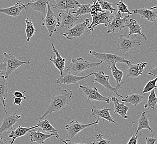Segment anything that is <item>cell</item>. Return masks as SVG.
I'll return each instance as SVG.
<instances>
[{
  "label": "cell",
  "instance_id": "39",
  "mask_svg": "<svg viewBox=\"0 0 157 144\" xmlns=\"http://www.w3.org/2000/svg\"><path fill=\"white\" fill-rule=\"evenodd\" d=\"M91 12L90 14H93L97 12H105L101 9V7L100 6L99 3L98 2H93V3L91 4L90 6Z\"/></svg>",
  "mask_w": 157,
  "mask_h": 144
},
{
  "label": "cell",
  "instance_id": "50",
  "mask_svg": "<svg viewBox=\"0 0 157 144\" xmlns=\"http://www.w3.org/2000/svg\"><path fill=\"white\" fill-rule=\"evenodd\" d=\"M9 144H12V143H11V142H10V141H9Z\"/></svg>",
  "mask_w": 157,
  "mask_h": 144
},
{
  "label": "cell",
  "instance_id": "22",
  "mask_svg": "<svg viewBox=\"0 0 157 144\" xmlns=\"http://www.w3.org/2000/svg\"><path fill=\"white\" fill-rule=\"evenodd\" d=\"M133 14H138L141 18H144L149 22H154L157 17V12L146 8L133 9Z\"/></svg>",
  "mask_w": 157,
  "mask_h": 144
},
{
  "label": "cell",
  "instance_id": "49",
  "mask_svg": "<svg viewBox=\"0 0 157 144\" xmlns=\"http://www.w3.org/2000/svg\"><path fill=\"white\" fill-rule=\"evenodd\" d=\"M32 2H34V1H36V0H31Z\"/></svg>",
  "mask_w": 157,
  "mask_h": 144
},
{
  "label": "cell",
  "instance_id": "34",
  "mask_svg": "<svg viewBox=\"0 0 157 144\" xmlns=\"http://www.w3.org/2000/svg\"><path fill=\"white\" fill-rule=\"evenodd\" d=\"M92 17V22L90 24H89V26L87 27L88 29V32H91V34L94 38V35H93V31L94 29L95 28V27H97V23H98V22L99 21L100 18V12H97L91 15Z\"/></svg>",
  "mask_w": 157,
  "mask_h": 144
},
{
  "label": "cell",
  "instance_id": "31",
  "mask_svg": "<svg viewBox=\"0 0 157 144\" xmlns=\"http://www.w3.org/2000/svg\"><path fill=\"white\" fill-rule=\"evenodd\" d=\"M110 69L112 71L113 77L115 79V81L117 82L116 86H119L121 87V85L124 84V81L122 80L124 75V73L120 69L117 68V67H116V64L112 66Z\"/></svg>",
  "mask_w": 157,
  "mask_h": 144
},
{
  "label": "cell",
  "instance_id": "23",
  "mask_svg": "<svg viewBox=\"0 0 157 144\" xmlns=\"http://www.w3.org/2000/svg\"><path fill=\"white\" fill-rule=\"evenodd\" d=\"M39 128V125H35V126L30 127V128H26V127H22L20 125H18L17 128L15 130H12L11 131L9 135V137L10 138L12 139L11 141H10V142L13 144L14 141L16 139L20 138L22 136H24L27 134L30 130L32 129H36Z\"/></svg>",
  "mask_w": 157,
  "mask_h": 144
},
{
  "label": "cell",
  "instance_id": "25",
  "mask_svg": "<svg viewBox=\"0 0 157 144\" xmlns=\"http://www.w3.org/2000/svg\"><path fill=\"white\" fill-rule=\"evenodd\" d=\"M50 1V0H36L34 2L26 4V6L32 9L33 11L45 14L48 3Z\"/></svg>",
  "mask_w": 157,
  "mask_h": 144
},
{
  "label": "cell",
  "instance_id": "15",
  "mask_svg": "<svg viewBox=\"0 0 157 144\" xmlns=\"http://www.w3.org/2000/svg\"><path fill=\"white\" fill-rule=\"evenodd\" d=\"M60 20V26L66 28H70L74 26L77 21H78L79 17L73 15L70 11L61 12L59 13Z\"/></svg>",
  "mask_w": 157,
  "mask_h": 144
},
{
  "label": "cell",
  "instance_id": "32",
  "mask_svg": "<svg viewBox=\"0 0 157 144\" xmlns=\"http://www.w3.org/2000/svg\"><path fill=\"white\" fill-rule=\"evenodd\" d=\"M25 33L26 35V41L29 42L31 40L32 37L34 35L36 32V29L35 28L33 23L31 20H29V18H26L25 19Z\"/></svg>",
  "mask_w": 157,
  "mask_h": 144
},
{
  "label": "cell",
  "instance_id": "35",
  "mask_svg": "<svg viewBox=\"0 0 157 144\" xmlns=\"http://www.w3.org/2000/svg\"><path fill=\"white\" fill-rule=\"evenodd\" d=\"M98 3H99L100 6L103 11H109L110 13H113L114 12L117 11V9L112 7L113 3H110L108 1L104 0H99Z\"/></svg>",
  "mask_w": 157,
  "mask_h": 144
},
{
  "label": "cell",
  "instance_id": "21",
  "mask_svg": "<svg viewBox=\"0 0 157 144\" xmlns=\"http://www.w3.org/2000/svg\"><path fill=\"white\" fill-rule=\"evenodd\" d=\"M112 100L114 105V113L115 114L117 113L125 120L128 119L129 117L127 115V112L129 109V106L128 105H125L124 103H120L118 98L115 96H112Z\"/></svg>",
  "mask_w": 157,
  "mask_h": 144
},
{
  "label": "cell",
  "instance_id": "27",
  "mask_svg": "<svg viewBox=\"0 0 157 144\" xmlns=\"http://www.w3.org/2000/svg\"><path fill=\"white\" fill-rule=\"evenodd\" d=\"M37 125H39V128H41L43 131L54 134L55 137L56 138L59 139L60 138L59 135L58 134V130L52 125L48 120H38V123Z\"/></svg>",
  "mask_w": 157,
  "mask_h": 144
},
{
  "label": "cell",
  "instance_id": "17",
  "mask_svg": "<svg viewBox=\"0 0 157 144\" xmlns=\"http://www.w3.org/2000/svg\"><path fill=\"white\" fill-rule=\"evenodd\" d=\"M112 111L111 109L105 108L103 109H96V108H91V115L95 117H97L98 119L101 118L103 120H107L110 123L116 124L117 123L114 119L112 117L110 114V111Z\"/></svg>",
  "mask_w": 157,
  "mask_h": 144
},
{
  "label": "cell",
  "instance_id": "16",
  "mask_svg": "<svg viewBox=\"0 0 157 144\" xmlns=\"http://www.w3.org/2000/svg\"><path fill=\"white\" fill-rule=\"evenodd\" d=\"M26 4H24L21 1L17 0L13 6H11L7 8L0 9V13H4L9 16L17 17L19 16L22 11L26 10Z\"/></svg>",
  "mask_w": 157,
  "mask_h": 144
},
{
  "label": "cell",
  "instance_id": "18",
  "mask_svg": "<svg viewBox=\"0 0 157 144\" xmlns=\"http://www.w3.org/2000/svg\"><path fill=\"white\" fill-rule=\"evenodd\" d=\"M52 49L56 55V57H52L49 60L54 64V66L60 71V76H61L63 74V70L65 67V62L66 59L61 56L60 54L55 48L54 44H52Z\"/></svg>",
  "mask_w": 157,
  "mask_h": 144
},
{
  "label": "cell",
  "instance_id": "6",
  "mask_svg": "<svg viewBox=\"0 0 157 144\" xmlns=\"http://www.w3.org/2000/svg\"><path fill=\"white\" fill-rule=\"evenodd\" d=\"M4 56L3 63L5 65V74L4 77L6 79H8L9 77L13 72L15 71L19 67L26 64H31L30 61H21L18 59L13 54L3 52Z\"/></svg>",
  "mask_w": 157,
  "mask_h": 144
},
{
  "label": "cell",
  "instance_id": "7",
  "mask_svg": "<svg viewBox=\"0 0 157 144\" xmlns=\"http://www.w3.org/2000/svg\"><path fill=\"white\" fill-rule=\"evenodd\" d=\"M42 25L46 27L49 34V37H51L56 29L60 26V20L52 10L51 6L48 3L47 13L45 17L42 19Z\"/></svg>",
  "mask_w": 157,
  "mask_h": 144
},
{
  "label": "cell",
  "instance_id": "3",
  "mask_svg": "<svg viewBox=\"0 0 157 144\" xmlns=\"http://www.w3.org/2000/svg\"><path fill=\"white\" fill-rule=\"evenodd\" d=\"M141 37L138 34H132L128 37L120 35L117 43L118 50L123 53L132 51L141 45Z\"/></svg>",
  "mask_w": 157,
  "mask_h": 144
},
{
  "label": "cell",
  "instance_id": "11",
  "mask_svg": "<svg viewBox=\"0 0 157 144\" xmlns=\"http://www.w3.org/2000/svg\"><path fill=\"white\" fill-rule=\"evenodd\" d=\"M99 119L98 118L96 121L88 124H81L78 120H72L69 124L65 125V128L66 129L70 138L73 139L75 136L85 128L93 125L94 124H98L99 123Z\"/></svg>",
  "mask_w": 157,
  "mask_h": 144
},
{
  "label": "cell",
  "instance_id": "30",
  "mask_svg": "<svg viewBox=\"0 0 157 144\" xmlns=\"http://www.w3.org/2000/svg\"><path fill=\"white\" fill-rule=\"evenodd\" d=\"M91 3L88 4H78L76 6L74 11H73L72 13L75 15L76 17H80L82 16L87 15L90 13L91 12L90 6Z\"/></svg>",
  "mask_w": 157,
  "mask_h": 144
},
{
  "label": "cell",
  "instance_id": "28",
  "mask_svg": "<svg viewBox=\"0 0 157 144\" xmlns=\"http://www.w3.org/2000/svg\"><path fill=\"white\" fill-rule=\"evenodd\" d=\"M147 129L149 130L151 133H153V131L150 126L149 124V116L147 112L143 111L141 114L140 117H139L138 121V128L136 130V134H138L139 131L142 129Z\"/></svg>",
  "mask_w": 157,
  "mask_h": 144
},
{
  "label": "cell",
  "instance_id": "12",
  "mask_svg": "<svg viewBox=\"0 0 157 144\" xmlns=\"http://www.w3.org/2000/svg\"><path fill=\"white\" fill-rule=\"evenodd\" d=\"M92 75L93 74L90 72H88V75L83 76H77L76 75H74L69 73H63V75L60 76V77L55 81V83L58 85L74 84L78 83V81H81L86 78H88Z\"/></svg>",
  "mask_w": 157,
  "mask_h": 144
},
{
  "label": "cell",
  "instance_id": "10",
  "mask_svg": "<svg viewBox=\"0 0 157 144\" xmlns=\"http://www.w3.org/2000/svg\"><path fill=\"white\" fill-rule=\"evenodd\" d=\"M90 24V21L89 19L82 20V22L75 24L71 27L68 31L65 33H61L62 36L65 37L68 40L80 37L85 31V30Z\"/></svg>",
  "mask_w": 157,
  "mask_h": 144
},
{
  "label": "cell",
  "instance_id": "24",
  "mask_svg": "<svg viewBox=\"0 0 157 144\" xmlns=\"http://www.w3.org/2000/svg\"><path fill=\"white\" fill-rule=\"evenodd\" d=\"M8 81L4 77V75L0 76V101L3 104L4 111L6 114H7L6 109V100L7 98V93L9 91L8 87Z\"/></svg>",
  "mask_w": 157,
  "mask_h": 144
},
{
  "label": "cell",
  "instance_id": "1",
  "mask_svg": "<svg viewBox=\"0 0 157 144\" xmlns=\"http://www.w3.org/2000/svg\"><path fill=\"white\" fill-rule=\"evenodd\" d=\"M73 96L72 90L67 89H60L59 93L52 96L50 104L45 113L38 117V120H43L49 114L54 112L63 110L67 107L70 99Z\"/></svg>",
  "mask_w": 157,
  "mask_h": 144
},
{
  "label": "cell",
  "instance_id": "41",
  "mask_svg": "<svg viewBox=\"0 0 157 144\" xmlns=\"http://www.w3.org/2000/svg\"><path fill=\"white\" fill-rule=\"evenodd\" d=\"M138 134L135 133L131 137V138L129 139V140L127 144H138Z\"/></svg>",
  "mask_w": 157,
  "mask_h": 144
},
{
  "label": "cell",
  "instance_id": "45",
  "mask_svg": "<svg viewBox=\"0 0 157 144\" xmlns=\"http://www.w3.org/2000/svg\"><path fill=\"white\" fill-rule=\"evenodd\" d=\"M157 67L155 66L154 67V68L151 69L150 72H147V73L148 74V75H153L155 77H157Z\"/></svg>",
  "mask_w": 157,
  "mask_h": 144
},
{
  "label": "cell",
  "instance_id": "42",
  "mask_svg": "<svg viewBox=\"0 0 157 144\" xmlns=\"http://www.w3.org/2000/svg\"><path fill=\"white\" fill-rule=\"evenodd\" d=\"M146 140V144H155V141L157 140V139L154 138V137H145Z\"/></svg>",
  "mask_w": 157,
  "mask_h": 144
},
{
  "label": "cell",
  "instance_id": "26",
  "mask_svg": "<svg viewBox=\"0 0 157 144\" xmlns=\"http://www.w3.org/2000/svg\"><path fill=\"white\" fill-rule=\"evenodd\" d=\"M127 27L129 28V30L128 36H130L132 34H138L140 36H143L145 40H147V37L145 36L144 34L142 32V26L139 25L136 20L132 18L129 19V21Z\"/></svg>",
  "mask_w": 157,
  "mask_h": 144
},
{
  "label": "cell",
  "instance_id": "8",
  "mask_svg": "<svg viewBox=\"0 0 157 144\" xmlns=\"http://www.w3.org/2000/svg\"><path fill=\"white\" fill-rule=\"evenodd\" d=\"M93 75H95V78L93 81V83L91 85L94 84V83H98L99 84L103 85L106 89L110 92H112L116 94L117 96L123 98V96L118 93V90L121 89V87L115 86L114 87H113L109 83V79L110 77L109 75H106L104 72L102 70H100L98 72H91Z\"/></svg>",
  "mask_w": 157,
  "mask_h": 144
},
{
  "label": "cell",
  "instance_id": "20",
  "mask_svg": "<svg viewBox=\"0 0 157 144\" xmlns=\"http://www.w3.org/2000/svg\"><path fill=\"white\" fill-rule=\"evenodd\" d=\"M55 1L56 3L55 5L52 6V9H58L68 11L71 9H75L76 7L78 5L79 3L76 0H50Z\"/></svg>",
  "mask_w": 157,
  "mask_h": 144
},
{
  "label": "cell",
  "instance_id": "38",
  "mask_svg": "<svg viewBox=\"0 0 157 144\" xmlns=\"http://www.w3.org/2000/svg\"><path fill=\"white\" fill-rule=\"evenodd\" d=\"M117 6L118 11L123 13H128L129 15L133 14L132 12H130L128 9V6L123 2V0H121L118 3H114Z\"/></svg>",
  "mask_w": 157,
  "mask_h": 144
},
{
  "label": "cell",
  "instance_id": "44",
  "mask_svg": "<svg viewBox=\"0 0 157 144\" xmlns=\"http://www.w3.org/2000/svg\"><path fill=\"white\" fill-rule=\"evenodd\" d=\"M59 139V140H60L61 142H63L65 144H86V143H82V142H79V143H78V142H72L71 140H63V139L60 138Z\"/></svg>",
  "mask_w": 157,
  "mask_h": 144
},
{
  "label": "cell",
  "instance_id": "5",
  "mask_svg": "<svg viewBox=\"0 0 157 144\" xmlns=\"http://www.w3.org/2000/svg\"><path fill=\"white\" fill-rule=\"evenodd\" d=\"M130 15H126L125 13H121L119 11L112 14V18L109 22L106 33H114L120 32L125 27H127V25L129 21Z\"/></svg>",
  "mask_w": 157,
  "mask_h": 144
},
{
  "label": "cell",
  "instance_id": "33",
  "mask_svg": "<svg viewBox=\"0 0 157 144\" xmlns=\"http://www.w3.org/2000/svg\"><path fill=\"white\" fill-rule=\"evenodd\" d=\"M149 96H148L147 102L144 105V108L154 109L156 108L157 103V98L155 94V89L151 90Z\"/></svg>",
  "mask_w": 157,
  "mask_h": 144
},
{
  "label": "cell",
  "instance_id": "29",
  "mask_svg": "<svg viewBox=\"0 0 157 144\" xmlns=\"http://www.w3.org/2000/svg\"><path fill=\"white\" fill-rule=\"evenodd\" d=\"M143 99V96L142 95L132 92L125 98H123L121 99V102L124 104L129 103L134 106H136L142 102Z\"/></svg>",
  "mask_w": 157,
  "mask_h": 144
},
{
  "label": "cell",
  "instance_id": "4",
  "mask_svg": "<svg viewBox=\"0 0 157 144\" xmlns=\"http://www.w3.org/2000/svg\"><path fill=\"white\" fill-rule=\"evenodd\" d=\"M89 54L91 57H95L96 59H100L102 62L107 68L110 69V67L117 64L118 63H123L128 64L130 62L125 58L119 56L117 53H99L95 51H90Z\"/></svg>",
  "mask_w": 157,
  "mask_h": 144
},
{
  "label": "cell",
  "instance_id": "48",
  "mask_svg": "<svg viewBox=\"0 0 157 144\" xmlns=\"http://www.w3.org/2000/svg\"><path fill=\"white\" fill-rule=\"evenodd\" d=\"M98 1H99V0H92V1H93V2H98Z\"/></svg>",
  "mask_w": 157,
  "mask_h": 144
},
{
  "label": "cell",
  "instance_id": "37",
  "mask_svg": "<svg viewBox=\"0 0 157 144\" xmlns=\"http://www.w3.org/2000/svg\"><path fill=\"white\" fill-rule=\"evenodd\" d=\"M111 141L104 139L103 134H98L94 136V139L91 142V144H110Z\"/></svg>",
  "mask_w": 157,
  "mask_h": 144
},
{
  "label": "cell",
  "instance_id": "2",
  "mask_svg": "<svg viewBox=\"0 0 157 144\" xmlns=\"http://www.w3.org/2000/svg\"><path fill=\"white\" fill-rule=\"evenodd\" d=\"M102 64L100 61L98 63L90 62L82 58H73L69 65L65 66L63 73H69L74 75H77L79 73L90 69L91 68L98 67Z\"/></svg>",
  "mask_w": 157,
  "mask_h": 144
},
{
  "label": "cell",
  "instance_id": "36",
  "mask_svg": "<svg viewBox=\"0 0 157 144\" xmlns=\"http://www.w3.org/2000/svg\"><path fill=\"white\" fill-rule=\"evenodd\" d=\"M157 81V77H155L153 79L150 80L145 85V87H144L142 93L144 94V93H148V92H150L153 89H156L157 88V85H156Z\"/></svg>",
  "mask_w": 157,
  "mask_h": 144
},
{
  "label": "cell",
  "instance_id": "13",
  "mask_svg": "<svg viewBox=\"0 0 157 144\" xmlns=\"http://www.w3.org/2000/svg\"><path fill=\"white\" fill-rule=\"evenodd\" d=\"M21 118V115L16 113L13 114H6L3 118L2 123L0 126V135L5 131H8L12 129L18 119Z\"/></svg>",
  "mask_w": 157,
  "mask_h": 144
},
{
  "label": "cell",
  "instance_id": "19",
  "mask_svg": "<svg viewBox=\"0 0 157 144\" xmlns=\"http://www.w3.org/2000/svg\"><path fill=\"white\" fill-rule=\"evenodd\" d=\"M29 132H30V141L37 144H44L46 139L53 136L55 137L53 134H45L41 132L39 130H35V129L31 130Z\"/></svg>",
  "mask_w": 157,
  "mask_h": 144
},
{
  "label": "cell",
  "instance_id": "46",
  "mask_svg": "<svg viewBox=\"0 0 157 144\" xmlns=\"http://www.w3.org/2000/svg\"><path fill=\"white\" fill-rule=\"evenodd\" d=\"M4 70H5V65L3 62H2L0 63V74L2 73Z\"/></svg>",
  "mask_w": 157,
  "mask_h": 144
},
{
  "label": "cell",
  "instance_id": "9",
  "mask_svg": "<svg viewBox=\"0 0 157 144\" xmlns=\"http://www.w3.org/2000/svg\"><path fill=\"white\" fill-rule=\"evenodd\" d=\"M79 89H82L84 94L85 96L89 101H98L105 102L106 103L110 102V99L109 96H104L99 93V90L96 87L91 86H84L82 85H79Z\"/></svg>",
  "mask_w": 157,
  "mask_h": 144
},
{
  "label": "cell",
  "instance_id": "43",
  "mask_svg": "<svg viewBox=\"0 0 157 144\" xmlns=\"http://www.w3.org/2000/svg\"><path fill=\"white\" fill-rule=\"evenodd\" d=\"M23 99L20 98H16V97H14L13 98V105H21L22 104V102Z\"/></svg>",
  "mask_w": 157,
  "mask_h": 144
},
{
  "label": "cell",
  "instance_id": "47",
  "mask_svg": "<svg viewBox=\"0 0 157 144\" xmlns=\"http://www.w3.org/2000/svg\"><path fill=\"white\" fill-rule=\"evenodd\" d=\"M9 142L5 139L0 137V144H9Z\"/></svg>",
  "mask_w": 157,
  "mask_h": 144
},
{
  "label": "cell",
  "instance_id": "40",
  "mask_svg": "<svg viewBox=\"0 0 157 144\" xmlns=\"http://www.w3.org/2000/svg\"><path fill=\"white\" fill-rule=\"evenodd\" d=\"M25 93V91L23 92H21L19 91H15L12 93V95L14 97L16 98H20L22 99H26V97L25 96L24 93Z\"/></svg>",
  "mask_w": 157,
  "mask_h": 144
},
{
  "label": "cell",
  "instance_id": "14",
  "mask_svg": "<svg viewBox=\"0 0 157 144\" xmlns=\"http://www.w3.org/2000/svg\"><path fill=\"white\" fill-rule=\"evenodd\" d=\"M128 68L126 71V75L128 78H136L139 75H143V73H146L144 68L147 66L146 62L137 63L136 64H133L129 62L127 64Z\"/></svg>",
  "mask_w": 157,
  "mask_h": 144
}]
</instances>
